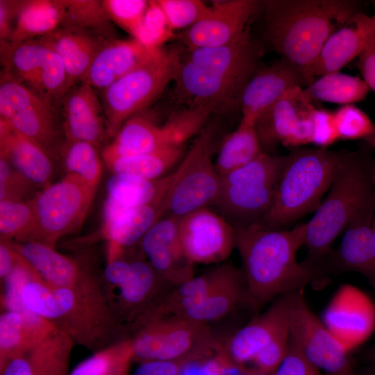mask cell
<instances>
[{"instance_id":"obj_43","label":"cell","mask_w":375,"mask_h":375,"mask_svg":"<svg viewBox=\"0 0 375 375\" xmlns=\"http://www.w3.org/2000/svg\"><path fill=\"white\" fill-rule=\"evenodd\" d=\"M0 201V236L2 242H22L32 227V201Z\"/></svg>"},{"instance_id":"obj_40","label":"cell","mask_w":375,"mask_h":375,"mask_svg":"<svg viewBox=\"0 0 375 375\" xmlns=\"http://www.w3.org/2000/svg\"><path fill=\"white\" fill-rule=\"evenodd\" d=\"M305 90L312 99L344 106L363 100L370 89L363 79L337 72L322 76Z\"/></svg>"},{"instance_id":"obj_16","label":"cell","mask_w":375,"mask_h":375,"mask_svg":"<svg viewBox=\"0 0 375 375\" xmlns=\"http://www.w3.org/2000/svg\"><path fill=\"white\" fill-rule=\"evenodd\" d=\"M289 331L290 342L315 367L328 375H353L349 353L310 310L303 290L290 294Z\"/></svg>"},{"instance_id":"obj_61","label":"cell","mask_w":375,"mask_h":375,"mask_svg":"<svg viewBox=\"0 0 375 375\" xmlns=\"http://www.w3.org/2000/svg\"><path fill=\"white\" fill-rule=\"evenodd\" d=\"M372 168V174H373L374 181L375 182V160H373Z\"/></svg>"},{"instance_id":"obj_54","label":"cell","mask_w":375,"mask_h":375,"mask_svg":"<svg viewBox=\"0 0 375 375\" xmlns=\"http://www.w3.org/2000/svg\"><path fill=\"white\" fill-rule=\"evenodd\" d=\"M20 1L0 0V41L9 42L12 37Z\"/></svg>"},{"instance_id":"obj_58","label":"cell","mask_w":375,"mask_h":375,"mask_svg":"<svg viewBox=\"0 0 375 375\" xmlns=\"http://www.w3.org/2000/svg\"><path fill=\"white\" fill-rule=\"evenodd\" d=\"M367 358L369 365L375 367V343L368 351Z\"/></svg>"},{"instance_id":"obj_22","label":"cell","mask_w":375,"mask_h":375,"mask_svg":"<svg viewBox=\"0 0 375 375\" xmlns=\"http://www.w3.org/2000/svg\"><path fill=\"white\" fill-rule=\"evenodd\" d=\"M308 85L301 70L285 58L258 69L247 84L240 100L241 123L254 126L259 116L290 90Z\"/></svg>"},{"instance_id":"obj_7","label":"cell","mask_w":375,"mask_h":375,"mask_svg":"<svg viewBox=\"0 0 375 375\" xmlns=\"http://www.w3.org/2000/svg\"><path fill=\"white\" fill-rule=\"evenodd\" d=\"M286 160L262 151L246 165L222 176L216 204L233 226L259 224L272 203Z\"/></svg>"},{"instance_id":"obj_51","label":"cell","mask_w":375,"mask_h":375,"mask_svg":"<svg viewBox=\"0 0 375 375\" xmlns=\"http://www.w3.org/2000/svg\"><path fill=\"white\" fill-rule=\"evenodd\" d=\"M273 375H322L290 342L288 353Z\"/></svg>"},{"instance_id":"obj_47","label":"cell","mask_w":375,"mask_h":375,"mask_svg":"<svg viewBox=\"0 0 375 375\" xmlns=\"http://www.w3.org/2000/svg\"><path fill=\"white\" fill-rule=\"evenodd\" d=\"M339 140H365L375 124L362 110L353 104L344 105L334 112Z\"/></svg>"},{"instance_id":"obj_45","label":"cell","mask_w":375,"mask_h":375,"mask_svg":"<svg viewBox=\"0 0 375 375\" xmlns=\"http://www.w3.org/2000/svg\"><path fill=\"white\" fill-rule=\"evenodd\" d=\"M175 35L156 0L149 1V7L133 38L150 48H160Z\"/></svg>"},{"instance_id":"obj_55","label":"cell","mask_w":375,"mask_h":375,"mask_svg":"<svg viewBox=\"0 0 375 375\" xmlns=\"http://www.w3.org/2000/svg\"><path fill=\"white\" fill-rule=\"evenodd\" d=\"M17 256L15 251L7 242L0 244V277L4 281L16 265Z\"/></svg>"},{"instance_id":"obj_10","label":"cell","mask_w":375,"mask_h":375,"mask_svg":"<svg viewBox=\"0 0 375 375\" xmlns=\"http://www.w3.org/2000/svg\"><path fill=\"white\" fill-rule=\"evenodd\" d=\"M96 190L78 176L67 174L38 191L31 199L33 223L22 242L55 248L62 237L81 228Z\"/></svg>"},{"instance_id":"obj_9","label":"cell","mask_w":375,"mask_h":375,"mask_svg":"<svg viewBox=\"0 0 375 375\" xmlns=\"http://www.w3.org/2000/svg\"><path fill=\"white\" fill-rule=\"evenodd\" d=\"M133 360H178L206 355L220 342L210 326L175 315H161L129 335Z\"/></svg>"},{"instance_id":"obj_37","label":"cell","mask_w":375,"mask_h":375,"mask_svg":"<svg viewBox=\"0 0 375 375\" xmlns=\"http://www.w3.org/2000/svg\"><path fill=\"white\" fill-rule=\"evenodd\" d=\"M250 305L243 272L226 285L220 287L194 306L178 315L197 322L210 326L231 315L239 305Z\"/></svg>"},{"instance_id":"obj_12","label":"cell","mask_w":375,"mask_h":375,"mask_svg":"<svg viewBox=\"0 0 375 375\" xmlns=\"http://www.w3.org/2000/svg\"><path fill=\"white\" fill-rule=\"evenodd\" d=\"M0 119L57 159L65 136L58 107L1 70Z\"/></svg>"},{"instance_id":"obj_44","label":"cell","mask_w":375,"mask_h":375,"mask_svg":"<svg viewBox=\"0 0 375 375\" xmlns=\"http://www.w3.org/2000/svg\"><path fill=\"white\" fill-rule=\"evenodd\" d=\"M132 352L129 339L115 342L80 362L69 375H109L113 368Z\"/></svg>"},{"instance_id":"obj_23","label":"cell","mask_w":375,"mask_h":375,"mask_svg":"<svg viewBox=\"0 0 375 375\" xmlns=\"http://www.w3.org/2000/svg\"><path fill=\"white\" fill-rule=\"evenodd\" d=\"M58 107L66 138L99 147L110 138L101 100L88 82L70 88Z\"/></svg>"},{"instance_id":"obj_34","label":"cell","mask_w":375,"mask_h":375,"mask_svg":"<svg viewBox=\"0 0 375 375\" xmlns=\"http://www.w3.org/2000/svg\"><path fill=\"white\" fill-rule=\"evenodd\" d=\"M242 274V269L230 265H223L194 276L169 293L159 314L178 315Z\"/></svg>"},{"instance_id":"obj_29","label":"cell","mask_w":375,"mask_h":375,"mask_svg":"<svg viewBox=\"0 0 375 375\" xmlns=\"http://www.w3.org/2000/svg\"><path fill=\"white\" fill-rule=\"evenodd\" d=\"M74 345L57 330L37 345L0 366L1 375H69V358Z\"/></svg>"},{"instance_id":"obj_50","label":"cell","mask_w":375,"mask_h":375,"mask_svg":"<svg viewBox=\"0 0 375 375\" xmlns=\"http://www.w3.org/2000/svg\"><path fill=\"white\" fill-rule=\"evenodd\" d=\"M313 132L311 144L320 148L333 144L339 140L334 112L316 108L312 115Z\"/></svg>"},{"instance_id":"obj_60","label":"cell","mask_w":375,"mask_h":375,"mask_svg":"<svg viewBox=\"0 0 375 375\" xmlns=\"http://www.w3.org/2000/svg\"><path fill=\"white\" fill-rule=\"evenodd\" d=\"M247 375H273V374H270L262 372H260V371H258V370H255L254 372H251L248 373Z\"/></svg>"},{"instance_id":"obj_2","label":"cell","mask_w":375,"mask_h":375,"mask_svg":"<svg viewBox=\"0 0 375 375\" xmlns=\"http://www.w3.org/2000/svg\"><path fill=\"white\" fill-rule=\"evenodd\" d=\"M24 307L69 336L74 344L97 352L126 339L98 279L72 287H57L32 273L20 292Z\"/></svg>"},{"instance_id":"obj_57","label":"cell","mask_w":375,"mask_h":375,"mask_svg":"<svg viewBox=\"0 0 375 375\" xmlns=\"http://www.w3.org/2000/svg\"><path fill=\"white\" fill-rule=\"evenodd\" d=\"M353 375H375V367L369 365L366 368L361 371L355 370Z\"/></svg>"},{"instance_id":"obj_17","label":"cell","mask_w":375,"mask_h":375,"mask_svg":"<svg viewBox=\"0 0 375 375\" xmlns=\"http://www.w3.org/2000/svg\"><path fill=\"white\" fill-rule=\"evenodd\" d=\"M312 101L305 88L297 87L259 116L255 129L263 151L278 144L294 147L311 144L317 108Z\"/></svg>"},{"instance_id":"obj_59","label":"cell","mask_w":375,"mask_h":375,"mask_svg":"<svg viewBox=\"0 0 375 375\" xmlns=\"http://www.w3.org/2000/svg\"><path fill=\"white\" fill-rule=\"evenodd\" d=\"M371 147L375 148V128L372 133L364 140Z\"/></svg>"},{"instance_id":"obj_56","label":"cell","mask_w":375,"mask_h":375,"mask_svg":"<svg viewBox=\"0 0 375 375\" xmlns=\"http://www.w3.org/2000/svg\"><path fill=\"white\" fill-rule=\"evenodd\" d=\"M133 360V351L126 355L111 371L109 375H128L129 368Z\"/></svg>"},{"instance_id":"obj_6","label":"cell","mask_w":375,"mask_h":375,"mask_svg":"<svg viewBox=\"0 0 375 375\" xmlns=\"http://www.w3.org/2000/svg\"><path fill=\"white\" fill-rule=\"evenodd\" d=\"M346 151L296 149L286 160L269 209L258 224L284 230L321 204Z\"/></svg>"},{"instance_id":"obj_32","label":"cell","mask_w":375,"mask_h":375,"mask_svg":"<svg viewBox=\"0 0 375 375\" xmlns=\"http://www.w3.org/2000/svg\"><path fill=\"white\" fill-rule=\"evenodd\" d=\"M56 331L51 324L31 312L3 311L0 316V366Z\"/></svg>"},{"instance_id":"obj_14","label":"cell","mask_w":375,"mask_h":375,"mask_svg":"<svg viewBox=\"0 0 375 375\" xmlns=\"http://www.w3.org/2000/svg\"><path fill=\"white\" fill-rule=\"evenodd\" d=\"M0 58L1 71L57 106L69 90L61 58L37 40L0 41Z\"/></svg>"},{"instance_id":"obj_48","label":"cell","mask_w":375,"mask_h":375,"mask_svg":"<svg viewBox=\"0 0 375 375\" xmlns=\"http://www.w3.org/2000/svg\"><path fill=\"white\" fill-rule=\"evenodd\" d=\"M103 5L114 24L129 33H136L149 7L147 0H102Z\"/></svg>"},{"instance_id":"obj_21","label":"cell","mask_w":375,"mask_h":375,"mask_svg":"<svg viewBox=\"0 0 375 375\" xmlns=\"http://www.w3.org/2000/svg\"><path fill=\"white\" fill-rule=\"evenodd\" d=\"M178 220L176 217L163 216L139 242L146 260L174 288L195 276L194 265L187 258L181 245Z\"/></svg>"},{"instance_id":"obj_27","label":"cell","mask_w":375,"mask_h":375,"mask_svg":"<svg viewBox=\"0 0 375 375\" xmlns=\"http://www.w3.org/2000/svg\"><path fill=\"white\" fill-rule=\"evenodd\" d=\"M162 49L146 47L133 38L108 40L94 56L83 81L102 91L151 60Z\"/></svg>"},{"instance_id":"obj_4","label":"cell","mask_w":375,"mask_h":375,"mask_svg":"<svg viewBox=\"0 0 375 375\" xmlns=\"http://www.w3.org/2000/svg\"><path fill=\"white\" fill-rule=\"evenodd\" d=\"M266 36L274 50L303 72L317 58L328 38L354 15L355 0L261 1Z\"/></svg>"},{"instance_id":"obj_24","label":"cell","mask_w":375,"mask_h":375,"mask_svg":"<svg viewBox=\"0 0 375 375\" xmlns=\"http://www.w3.org/2000/svg\"><path fill=\"white\" fill-rule=\"evenodd\" d=\"M165 215L164 202L127 207L108 197L103 208L102 238L108 243V260L125 253Z\"/></svg>"},{"instance_id":"obj_5","label":"cell","mask_w":375,"mask_h":375,"mask_svg":"<svg viewBox=\"0 0 375 375\" xmlns=\"http://www.w3.org/2000/svg\"><path fill=\"white\" fill-rule=\"evenodd\" d=\"M367 150L345 152L334 180L319 208L305 223L304 261L317 266L337 237L353 222L374 219L375 182Z\"/></svg>"},{"instance_id":"obj_20","label":"cell","mask_w":375,"mask_h":375,"mask_svg":"<svg viewBox=\"0 0 375 375\" xmlns=\"http://www.w3.org/2000/svg\"><path fill=\"white\" fill-rule=\"evenodd\" d=\"M321 320L349 353L375 331V304L351 284L339 287L323 311Z\"/></svg>"},{"instance_id":"obj_62","label":"cell","mask_w":375,"mask_h":375,"mask_svg":"<svg viewBox=\"0 0 375 375\" xmlns=\"http://www.w3.org/2000/svg\"><path fill=\"white\" fill-rule=\"evenodd\" d=\"M372 227L375 229V216L374 217L373 222H372Z\"/></svg>"},{"instance_id":"obj_15","label":"cell","mask_w":375,"mask_h":375,"mask_svg":"<svg viewBox=\"0 0 375 375\" xmlns=\"http://www.w3.org/2000/svg\"><path fill=\"white\" fill-rule=\"evenodd\" d=\"M175 288L147 260H131L124 281L104 294L127 338L138 326L157 316Z\"/></svg>"},{"instance_id":"obj_46","label":"cell","mask_w":375,"mask_h":375,"mask_svg":"<svg viewBox=\"0 0 375 375\" xmlns=\"http://www.w3.org/2000/svg\"><path fill=\"white\" fill-rule=\"evenodd\" d=\"M172 31L185 30L202 18L209 6L199 0H156Z\"/></svg>"},{"instance_id":"obj_38","label":"cell","mask_w":375,"mask_h":375,"mask_svg":"<svg viewBox=\"0 0 375 375\" xmlns=\"http://www.w3.org/2000/svg\"><path fill=\"white\" fill-rule=\"evenodd\" d=\"M183 146H174L153 152L103 159L112 174H124L147 179H158L184 156Z\"/></svg>"},{"instance_id":"obj_11","label":"cell","mask_w":375,"mask_h":375,"mask_svg":"<svg viewBox=\"0 0 375 375\" xmlns=\"http://www.w3.org/2000/svg\"><path fill=\"white\" fill-rule=\"evenodd\" d=\"M212 128H203L174 170L164 199L165 215L181 217L216 204L222 176L212 160Z\"/></svg>"},{"instance_id":"obj_49","label":"cell","mask_w":375,"mask_h":375,"mask_svg":"<svg viewBox=\"0 0 375 375\" xmlns=\"http://www.w3.org/2000/svg\"><path fill=\"white\" fill-rule=\"evenodd\" d=\"M36 186L23 176L5 157L0 158V201H28Z\"/></svg>"},{"instance_id":"obj_3","label":"cell","mask_w":375,"mask_h":375,"mask_svg":"<svg viewBox=\"0 0 375 375\" xmlns=\"http://www.w3.org/2000/svg\"><path fill=\"white\" fill-rule=\"evenodd\" d=\"M234 228L251 306L303 290L318 277L317 267L297 258L304 245L305 223L290 230L267 229L258 224Z\"/></svg>"},{"instance_id":"obj_39","label":"cell","mask_w":375,"mask_h":375,"mask_svg":"<svg viewBox=\"0 0 375 375\" xmlns=\"http://www.w3.org/2000/svg\"><path fill=\"white\" fill-rule=\"evenodd\" d=\"M262 151L255 126L240 122L238 128L222 141L215 167L223 176L249 163Z\"/></svg>"},{"instance_id":"obj_26","label":"cell","mask_w":375,"mask_h":375,"mask_svg":"<svg viewBox=\"0 0 375 375\" xmlns=\"http://www.w3.org/2000/svg\"><path fill=\"white\" fill-rule=\"evenodd\" d=\"M374 29L375 15L362 12L351 17L328 38L315 62L303 72L308 85L315 76L339 72L358 57Z\"/></svg>"},{"instance_id":"obj_36","label":"cell","mask_w":375,"mask_h":375,"mask_svg":"<svg viewBox=\"0 0 375 375\" xmlns=\"http://www.w3.org/2000/svg\"><path fill=\"white\" fill-rule=\"evenodd\" d=\"M174 177V171L158 179L112 174L107 180L108 197L127 207H138L164 202Z\"/></svg>"},{"instance_id":"obj_33","label":"cell","mask_w":375,"mask_h":375,"mask_svg":"<svg viewBox=\"0 0 375 375\" xmlns=\"http://www.w3.org/2000/svg\"><path fill=\"white\" fill-rule=\"evenodd\" d=\"M372 222L358 220L345 229L335 263L343 271L362 274L375 290V229Z\"/></svg>"},{"instance_id":"obj_30","label":"cell","mask_w":375,"mask_h":375,"mask_svg":"<svg viewBox=\"0 0 375 375\" xmlns=\"http://www.w3.org/2000/svg\"><path fill=\"white\" fill-rule=\"evenodd\" d=\"M1 156L37 186L49 185L55 159L42 146L0 119Z\"/></svg>"},{"instance_id":"obj_8","label":"cell","mask_w":375,"mask_h":375,"mask_svg":"<svg viewBox=\"0 0 375 375\" xmlns=\"http://www.w3.org/2000/svg\"><path fill=\"white\" fill-rule=\"evenodd\" d=\"M182 50L177 47L162 49L151 60L101 91L110 138H113L125 122L153 103L174 81Z\"/></svg>"},{"instance_id":"obj_53","label":"cell","mask_w":375,"mask_h":375,"mask_svg":"<svg viewBox=\"0 0 375 375\" xmlns=\"http://www.w3.org/2000/svg\"><path fill=\"white\" fill-rule=\"evenodd\" d=\"M358 67L364 81L375 92V29L358 56Z\"/></svg>"},{"instance_id":"obj_18","label":"cell","mask_w":375,"mask_h":375,"mask_svg":"<svg viewBox=\"0 0 375 375\" xmlns=\"http://www.w3.org/2000/svg\"><path fill=\"white\" fill-rule=\"evenodd\" d=\"M261 8L256 0L215 1L206 15L177 38L185 49L218 47L240 40L248 22Z\"/></svg>"},{"instance_id":"obj_28","label":"cell","mask_w":375,"mask_h":375,"mask_svg":"<svg viewBox=\"0 0 375 375\" xmlns=\"http://www.w3.org/2000/svg\"><path fill=\"white\" fill-rule=\"evenodd\" d=\"M35 40L48 46L61 58L69 90L83 81L97 53L110 40L91 31L65 25Z\"/></svg>"},{"instance_id":"obj_31","label":"cell","mask_w":375,"mask_h":375,"mask_svg":"<svg viewBox=\"0 0 375 375\" xmlns=\"http://www.w3.org/2000/svg\"><path fill=\"white\" fill-rule=\"evenodd\" d=\"M22 257L45 283L57 287H72L94 274L77 260L58 252L55 248L33 241L10 242Z\"/></svg>"},{"instance_id":"obj_13","label":"cell","mask_w":375,"mask_h":375,"mask_svg":"<svg viewBox=\"0 0 375 375\" xmlns=\"http://www.w3.org/2000/svg\"><path fill=\"white\" fill-rule=\"evenodd\" d=\"M210 112L202 107H186L162 125L140 114L128 119L101 151L102 159L153 152L184 143L203 128Z\"/></svg>"},{"instance_id":"obj_41","label":"cell","mask_w":375,"mask_h":375,"mask_svg":"<svg viewBox=\"0 0 375 375\" xmlns=\"http://www.w3.org/2000/svg\"><path fill=\"white\" fill-rule=\"evenodd\" d=\"M97 147L90 142L65 138L57 156L67 174L78 176L96 190L102 174Z\"/></svg>"},{"instance_id":"obj_35","label":"cell","mask_w":375,"mask_h":375,"mask_svg":"<svg viewBox=\"0 0 375 375\" xmlns=\"http://www.w3.org/2000/svg\"><path fill=\"white\" fill-rule=\"evenodd\" d=\"M64 0L20 1L10 42L21 43L43 37L58 28L65 17Z\"/></svg>"},{"instance_id":"obj_52","label":"cell","mask_w":375,"mask_h":375,"mask_svg":"<svg viewBox=\"0 0 375 375\" xmlns=\"http://www.w3.org/2000/svg\"><path fill=\"white\" fill-rule=\"evenodd\" d=\"M194 358L142 362L133 375H180L184 365Z\"/></svg>"},{"instance_id":"obj_1","label":"cell","mask_w":375,"mask_h":375,"mask_svg":"<svg viewBox=\"0 0 375 375\" xmlns=\"http://www.w3.org/2000/svg\"><path fill=\"white\" fill-rule=\"evenodd\" d=\"M261 54L249 29L228 45L183 49L174 79V97L186 107H207L212 112L240 110L242 92L258 69Z\"/></svg>"},{"instance_id":"obj_42","label":"cell","mask_w":375,"mask_h":375,"mask_svg":"<svg viewBox=\"0 0 375 375\" xmlns=\"http://www.w3.org/2000/svg\"><path fill=\"white\" fill-rule=\"evenodd\" d=\"M64 1L65 17L61 25L89 31L107 40L117 38L114 24L107 14L102 0Z\"/></svg>"},{"instance_id":"obj_19","label":"cell","mask_w":375,"mask_h":375,"mask_svg":"<svg viewBox=\"0 0 375 375\" xmlns=\"http://www.w3.org/2000/svg\"><path fill=\"white\" fill-rule=\"evenodd\" d=\"M178 230L183 251L194 265L221 262L235 247L233 224L208 208L178 217Z\"/></svg>"},{"instance_id":"obj_25","label":"cell","mask_w":375,"mask_h":375,"mask_svg":"<svg viewBox=\"0 0 375 375\" xmlns=\"http://www.w3.org/2000/svg\"><path fill=\"white\" fill-rule=\"evenodd\" d=\"M290 294L272 301L266 310L232 333L222 343L224 351L235 364L252 362L265 347L289 328Z\"/></svg>"}]
</instances>
